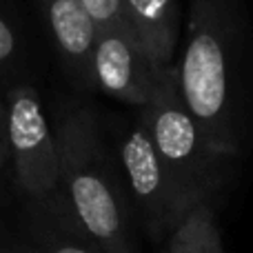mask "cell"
I'll return each mask as SVG.
<instances>
[{"instance_id": "30bf717a", "label": "cell", "mask_w": 253, "mask_h": 253, "mask_svg": "<svg viewBox=\"0 0 253 253\" xmlns=\"http://www.w3.org/2000/svg\"><path fill=\"white\" fill-rule=\"evenodd\" d=\"M167 240V253H224L213 202H196Z\"/></svg>"}, {"instance_id": "277c9868", "label": "cell", "mask_w": 253, "mask_h": 253, "mask_svg": "<svg viewBox=\"0 0 253 253\" xmlns=\"http://www.w3.org/2000/svg\"><path fill=\"white\" fill-rule=\"evenodd\" d=\"M118 165L129 205L147 236L151 240L169 238L196 200H191L169 173L140 118L120 135Z\"/></svg>"}, {"instance_id": "9a60e30c", "label": "cell", "mask_w": 253, "mask_h": 253, "mask_svg": "<svg viewBox=\"0 0 253 253\" xmlns=\"http://www.w3.org/2000/svg\"><path fill=\"white\" fill-rule=\"evenodd\" d=\"M11 253H36V249L31 245H22V247H18V249H13Z\"/></svg>"}, {"instance_id": "5b68a950", "label": "cell", "mask_w": 253, "mask_h": 253, "mask_svg": "<svg viewBox=\"0 0 253 253\" xmlns=\"http://www.w3.org/2000/svg\"><path fill=\"white\" fill-rule=\"evenodd\" d=\"M7 144L20 189L38 205L60 196V153L36 89L13 87L7 96Z\"/></svg>"}, {"instance_id": "8992f818", "label": "cell", "mask_w": 253, "mask_h": 253, "mask_svg": "<svg viewBox=\"0 0 253 253\" xmlns=\"http://www.w3.org/2000/svg\"><path fill=\"white\" fill-rule=\"evenodd\" d=\"M91 69L96 87L133 107H144L149 102L160 71L129 25L98 27Z\"/></svg>"}, {"instance_id": "3957f363", "label": "cell", "mask_w": 253, "mask_h": 253, "mask_svg": "<svg viewBox=\"0 0 253 253\" xmlns=\"http://www.w3.org/2000/svg\"><path fill=\"white\" fill-rule=\"evenodd\" d=\"M140 120L180 189L196 202L211 200L218 184L215 165L222 156L209 147L202 129L189 114L180 93L175 62L158 71L151 98L140 107Z\"/></svg>"}, {"instance_id": "7c38bea8", "label": "cell", "mask_w": 253, "mask_h": 253, "mask_svg": "<svg viewBox=\"0 0 253 253\" xmlns=\"http://www.w3.org/2000/svg\"><path fill=\"white\" fill-rule=\"evenodd\" d=\"M16 53V34L9 22L0 16V62H7Z\"/></svg>"}, {"instance_id": "6da1fadb", "label": "cell", "mask_w": 253, "mask_h": 253, "mask_svg": "<svg viewBox=\"0 0 253 253\" xmlns=\"http://www.w3.org/2000/svg\"><path fill=\"white\" fill-rule=\"evenodd\" d=\"M189 114L218 156L242 151L249 107V36L240 0H191L175 65Z\"/></svg>"}, {"instance_id": "ba28073f", "label": "cell", "mask_w": 253, "mask_h": 253, "mask_svg": "<svg viewBox=\"0 0 253 253\" xmlns=\"http://www.w3.org/2000/svg\"><path fill=\"white\" fill-rule=\"evenodd\" d=\"M123 2L126 20L153 65L158 69L173 65V53L180 36L178 0H123Z\"/></svg>"}, {"instance_id": "8fae6325", "label": "cell", "mask_w": 253, "mask_h": 253, "mask_svg": "<svg viewBox=\"0 0 253 253\" xmlns=\"http://www.w3.org/2000/svg\"><path fill=\"white\" fill-rule=\"evenodd\" d=\"M91 13L98 27H120L129 25L123 0H80ZM131 27V25H129Z\"/></svg>"}, {"instance_id": "5bb4252c", "label": "cell", "mask_w": 253, "mask_h": 253, "mask_svg": "<svg viewBox=\"0 0 253 253\" xmlns=\"http://www.w3.org/2000/svg\"><path fill=\"white\" fill-rule=\"evenodd\" d=\"M7 158H9V147H7V144L0 142V167H2L4 162H7Z\"/></svg>"}, {"instance_id": "4fadbf2b", "label": "cell", "mask_w": 253, "mask_h": 253, "mask_svg": "<svg viewBox=\"0 0 253 253\" xmlns=\"http://www.w3.org/2000/svg\"><path fill=\"white\" fill-rule=\"evenodd\" d=\"M0 142L7 144V107L2 105H0Z\"/></svg>"}, {"instance_id": "9c48e42d", "label": "cell", "mask_w": 253, "mask_h": 253, "mask_svg": "<svg viewBox=\"0 0 253 253\" xmlns=\"http://www.w3.org/2000/svg\"><path fill=\"white\" fill-rule=\"evenodd\" d=\"M36 218V253H105L71 218L62 196L47 205H38Z\"/></svg>"}, {"instance_id": "7a4b0ae2", "label": "cell", "mask_w": 253, "mask_h": 253, "mask_svg": "<svg viewBox=\"0 0 253 253\" xmlns=\"http://www.w3.org/2000/svg\"><path fill=\"white\" fill-rule=\"evenodd\" d=\"M60 196L71 218L105 253H138L133 209L105 153L93 111L71 109L56 129Z\"/></svg>"}, {"instance_id": "52a82bcc", "label": "cell", "mask_w": 253, "mask_h": 253, "mask_svg": "<svg viewBox=\"0 0 253 253\" xmlns=\"http://www.w3.org/2000/svg\"><path fill=\"white\" fill-rule=\"evenodd\" d=\"M51 38L67 69L84 84H93V47L98 25L80 0H38Z\"/></svg>"}]
</instances>
